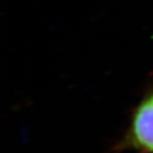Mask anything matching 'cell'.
<instances>
[{"instance_id": "cell-1", "label": "cell", "mask_w": 153, "mask_h": 153, "mask_svg": "<svg viewBox=\"0 0 153 153\" xmlns=\"http://www.w3.org/2000/svg\"><path fill=\"white\" fill-rule=\"evenodd\" d=\"M128 150L153 153V88L149 89L132 108L122 137L111 149L113 153Z\"/></svg>"}]
</instances>
